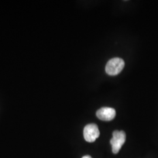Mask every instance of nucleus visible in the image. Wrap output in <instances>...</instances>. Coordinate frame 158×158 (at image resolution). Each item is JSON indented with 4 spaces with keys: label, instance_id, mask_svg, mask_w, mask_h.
<instances>
[{
    "label": "nucleus",
    "instance_id": "obj_2",
    "mask_svg": "<svg viewBox=\"0 0 158 158\" xmlns=\"http://www.w3.org/2000/svg\"><path fill=\"white\" fill-rule=\"evenodd\" d=\"M113 138L110 140V143L112 146L113 152L117 154L126 141V134L123 131L116 130L113 132Z\"/></svg>",
    "mask_w": 158,
    "mask_h": 158
},
{
    "label": "nucleus",
    "instance_id": "obj_1",
    "mask_svg": "<svg viewBox=\"0 0 158 158\" xmlns=\"http://www.w3.org/2000/svg\"><path fill=\"white\" fill-rule=\"evenodd\" d=\"M124 60L119 57L110 59L106 66V73L110 76H115L119 73L124 68Z\"/></svg>",
    "mask_w": 158,
    "mask_h": 158
},
{
    "label": "nucleus",
    "instance_id": "obj_5",
    "mask_svg": "<svg viewBox=\"0 0 158 158\" xmlns=\"http://www.w3.org/2000/svg\"><path fill=\"white\" fill-rule=\"evenodd\" d=\"M82 158H91V156H89V155H85V156H84L83 157H82Z\"/></svg>",
    "mask_w": 158,
    "mask_h": 158
},
{
    "label": "nucleus",
    "instance_id": "obj_4",
    "mask_svg": "<svg viewBox=\"0 0 158 158\" xmlns=\"http://www.w3.org/2000/svg\"><path fill=\"white\" fill-rule=\"evenodd\" d=\"M115 115L116 111L115 109L111 107L102 108L99 109L96 113V115L98 118L106 121L113 120L115 118Z\"/></svg>",
    "mask_w": 158,
    "mask_h": 158
},
{
    "label": "nucleus",
    "instance_id": "obj_3",
    "mask_svg": "<svg viewBox=\"0 0 158 158\" xmlns=\"http://www.w3.org/2000/svg\"><path fill=\"white\" fill-rule=\"evenodd\" d=\"M83 135L86 141L90 143L95 141L100 136L98 126L95 124L87 125L84 128Z\"/></svg>",
    "mask_w": 158,
    "mask_h": 158
}]
</instances>
